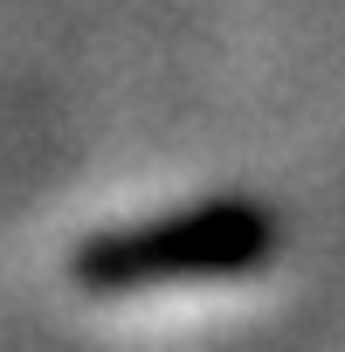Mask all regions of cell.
<instances>
[{"mask_svg": "<svg viewBox=\"0 0 345 352\" xmlns=\"http://www.w3.org/2000/svg\"><path fill=\"white\" fill-rule=\"evenodd\" d=\"M283 249V228L269 201L256 194H214L180 214H159L138 228H104L76 242L69 276L97 297H131V290H172V283H228L256 276Z\"/></svg>", "mask_w": 345, "mask_h": 352, "instance_id": "1", "label": "cell"}]
</instances>
